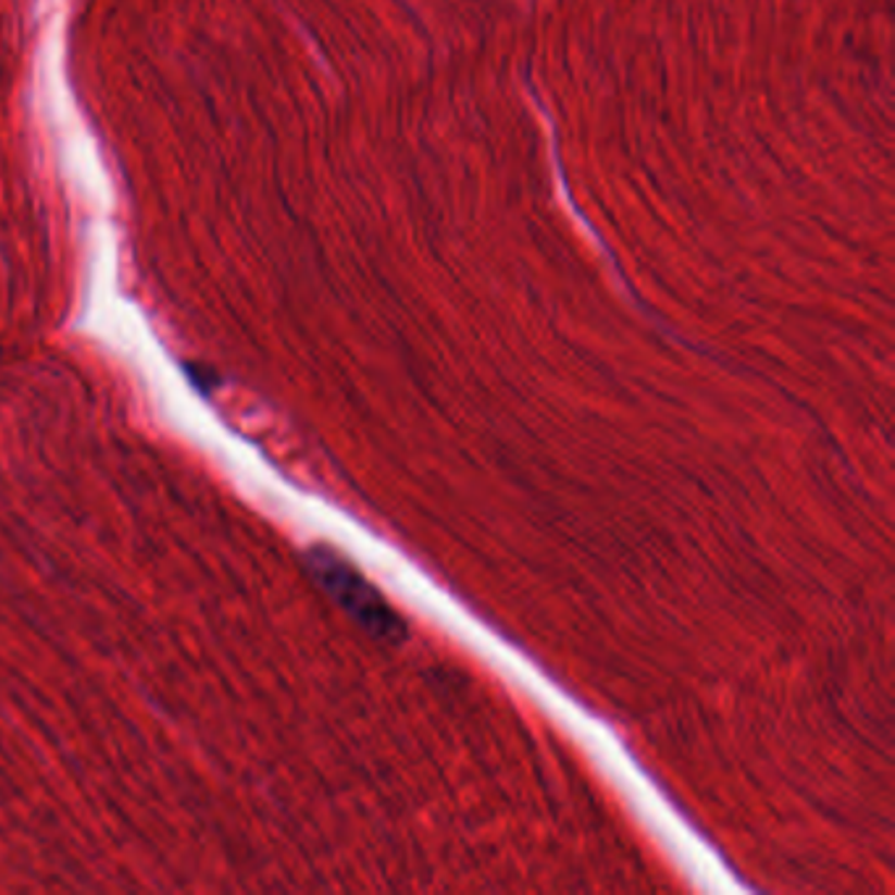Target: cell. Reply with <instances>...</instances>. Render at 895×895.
I'll list each match as a JSON object with an SVG mask.
<instances>
[{
  "mask_svg": "<svg viewBox=\"0 0 895 895\" xmlns=\"http://www.w3.org/2000/svg\"><path fill=\"white\" fill-rule=\"evenodd\" d=\"M315 570H319L323 586L339 599V605L345 607L373 638L384 641V644H399V641L405 638L402 620L384 605V599L376 594V588L368 586L352 568H347L345 562L326 555L319 557Z\"/></svg>",
  "mask_w": 895,
  "mask_h": 895,
  "instance_id": "obj_1",
  "label": "cell"
}]
</instances>
